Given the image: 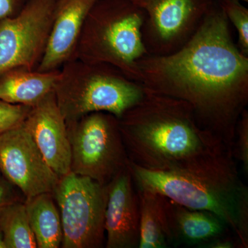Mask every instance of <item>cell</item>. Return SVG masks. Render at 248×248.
Listing matches in <instances>:
<instances>
[{
  "instance_id": "cell-1",
  "label": "cell",
  "mask_w": 248,
  "mask_h": 248,
  "mask_svg": "<svg viewBox=\"0 0 248 248\" xmlns=\"http://www.w3.org/2000/svg\"><path fill=\"white\" fill-rule=\"evenodd\" d=\"M219 0L213 3L190 40L174 53L138 62L147 91L192 108L197 125L232 150L235 130L248 104V57L232 36Z\"/></svg>"
},
{
  "instance_id": "cell-2",
  "label": "cell",
  "mask_w": 248,
  "mask_h": 248,
  "mask_svg": "<svg viewBox=\"0 0 248 248\" xmlns=\"http://www.w3.org/2000/svg\"><path fill=\"white\" fill-rule=\"evenodd\" d=\"M144 90L141 100L119 119L130 162L150 170H170L203 155L232 150L198 126L187 102Z\"/></svg>"
},
{
  "instance_id": "cell-3",
  "label": "cell",
  "mask_w": 248,
  "mask_h": 248,
  "mask_svg": "<svg viewBox=\"0 0 248 248\" xmlns=\"http://www.w3.org/2000/svg\"><path fill=\"white\" fill-rule=\"evenodd\" d=\"M128 166L138 188L158 192L187 208L215 214L236 236V206L244 184L232 150L203 155L170 170H150L130 161Z\"/></svg>"
},
{
  "instance_id": "cell-4",
  "label": "cell",
  "mask_w": 248,
  "mask_h": 248,
  "mask_svg": "<svg viewBox=\"0 0 248 248\" xmlns=\"http://www.w3.org/2000/svg\"><path fill=\"white\" fill-rule=\"evenodd\" d=\"M144 19L143 10L131 0H97L81 29L74 59L110 64L140 83L138 62L147 55Z\"/></svg>"
},
{
  "instance_id": "cell-5",
  "label": "cell",
  "mask_w": 248,
  "mask_h": 248,
  "mask_svg": "<svg viewBox=\"0 0 248 248\" xmlns=\"http://www.w3.org/2000/svg\"><path fill=\"white\" fill-rule=\"evenodd\" d=\"M54 93L68 122L94 112H109L120 119L141 100L145 90L115 66L72 59L60 68Z\"/></svg>"
},
{
  "instance_id": "cell-6",
  "label": "cell",
  "mask_w": 248,
  "mask_h": 248,
  "mask_svg": "<svg viewBox=\"0 0 248 248\" xmlns=\"http://www.w3.org/2000/svg\"><path fill=\"white\" fill-rule=\"evenodd\" d=\"M66 123L71 172L106 186L128 166V154L116 116L94 112Z\"/></svg>"
},
{
  "instance_id": "cell-7",
  "label": "cell",
  "mask_w": 248,
  "mask_h": 248,
  "mask_svg": "<svg viewBox=\"0 0 248 248\" xmlns=\"http://www.w3.org/2000/svg\"><path fill=\"white\" fill-rule=\"evenodd\" d=\"M52 193L61 217V248H104L108 186L70 172L59 178Z\"/></svg>"
},
{
  "instance_id": "cell-8",
  "label": "cell",
  "mask_w": 248,
  "mask_h": 248,
  "mask_svg": "<svg viewBox=\"0 0 248 248\" xmlns=\"http://www.w3.org/2000/svg\"><path fill=\"white\" fill-rule=\"evenodd\" d=\"M57 0H28L22 11L0 24V74L15 68L37 70L53 29Z\"/></svg>"
},
{
  "instance_id": "cell-9",
  "label": "cell",
  "mask_w": 248,
  "mask_h": 248,
  "mask_svg": "<svg viewBox=\"0 0 248 248\" xmlns=\"http://www.w3.org/2000/svg\"><path fill=\"white\" fill-rule=\"evenodd\" d=\"M145 14L142 40L147 55L177 51L200 27L213 0H131Z\"/></svg>"
},
{
  "instance_id": "cell-10",
  "label": "cell",
  "mask_w": 248,
  "mask_h": 248,
  "mask_svg": "<svg viewBox=\"0 0 248 248\" xmlns=\"http://www.w3.org/2000/svg\"><path fill=\"white\" fill-rule=\"evenodd\" d=\"M24 122L0 135V172L28 199L52 193L60 177L47 164Z\"/></svg>"
},
{
  "instance_id": "cell-11",
  "label": "cell",
  "mask_w": 248,
  "mask_h": 248,
  "mask_svg": "<svg viewBox=\"0 0 248 248\" xmlns=\"http://www.w3.org/2000/svg\"><path fill=\"white\" fill-rule=\"evenodd\" d=\"M105 211L107 248H139L140 201L128 166L108 184Z\"/></svg>"
},
{
  "instance_id": "cell-12",
  "label": "cell",
  "mask_w": 248,
  "mask_h": 248,
  "mask_svg": "<svg viewBox=\"0 0 248 248\" xmlns=\"http://www.w3.org/2000/svg\"><path fill=\"white\" fill-rule=\"evenodd\" d=\"M24 123L50 169L59 177L71 172V145L66 121L54 91L31 108Z\"/></svg>"
},
{
  "instance_id": "cell-13",
  "label": "cell",
  "mask_w": 248,
  "mask_h": 248,
  "mask_svg": "<svg viewBox=\"0 0 248 248\" xmlns=\"http://www.w3.org/2000/svg\"><path fill=\"white\" fill-rule=\"evenodd\" d=\"M97 0H57L53 29L37 71L61 68L74 59L77 43L86 17Z\"/></svg>"
},
{
  "instance_id": "cell-14",
  "label": "cell",
  "mask_w": 248,
  "mask_h": 248,
  "mask_svg": "<svg viewBox=\"0 0 248 248\" xmlns=\"http://www.w3.org/2000/svg\"><path fill=\"white\" fill-rule=\"evenodd\" d=\"M166 210L173 243L202 247L231 231L221 218L206 210L187 208L166 197Z\"/></svg>"
},
{
  "instance_id": "cell-15",
  "label": "cell",
  "mask_w": 248,
  "mask_h": 248,
  "mask_svg": "<svg viewBox=\"0 0 248 248\" xmlns=\"http://www.w3.org/2000/svg\"><path fill=\"white\" fill-rule=\"evenodd\" d=\"M60 69L48 72L15 67L0 74V100L32 107L54 87Z\"/></svg>"
},
{
  "instance_id": "cell-16",
  "label": "cell",
  "mask_w": 248,
  "mask_h": 248,
  "mask_svg": "<svg viewBox=\"0 0 248 248\" xmlns=\"http://www.w3.org/2000/svg\"><path fill=\"white\" fill-rule=\"evenodd\" d=\"M137 190L140 213L139 248L169 247L174 243L168 219L166 197L146 189L137 187Z\"/></svg>"
},
{
  "instance_id": "cell-17",
  "label": "cell",
  "mask_w": 248,
  "mask_h": 248,
  "mask_svg": "<svg viewBox=\"0 0 248 248\" xmlns=\"http://www.w3.org/2000/svg\"><path fill=\"white\" fill-rule=\"evenodd\" d=\"M24 203L37 248H61V217L53 193L45 192L25 199Z\"/></svg>"
},
{
  "instance_id": "cell-18",
  "label": "cell",
  "mask_w": 248,
  "mask_h": 248,
  "mask_svg": "<svg viewBox=\"0 0 248 248\" xmlns=\"http://www.w3.org/2000/svg\"><path fill=\"white\" fill-rule=\"evenodd\" d=\"M24 202L11 204L0 215V231L6 248H37Z\"/></svg>"
},
{
  "instance_id": "cell-19",
  "label": "cell",
  "mask_w": 248,
  "mask_h": 248,
  "mask_svg": "<svg viewBox=\"0 0 248 248\" xmlns=\"http://www.w3.org/2000/svg\"><path fill=\"white\" fill-rule=\"evenodd\" d=\"M219 2L230 23L237 31L238 48L248 57V9L239 0H219Z\"/></svg>"
},
{
  "instance_id": "cell-20",
  "label": "cell",
  "mask_w": 248,
  "mask_h": 248,
  "mask_svg": "<svg viewBox=\"0 0 248 248\" xmlns=\"http://www.w3.org/2000/svg\"><path fill=\"white\" fill-rule=\"evenodd\" d=\"M31 108L0 100V135L22 124L27 119Z\"/></svg>"
},
{
  "instance_id": "cell-21",
  "label": "cell",
  "mask_w": 248,
  "mask_h": 248,
  "mask_svg": "<svg viewBox=\"0 0 248 248\" xmlns=\"http://www.w3.org/2000/svg\"><path fill=\"white\" fill-rule=\"evenodd\" d=\"M232 153L235 159L243 164L244 172L248 174V111L246 109L241 114L236 130Z\"/></svg>"
},
{
  "instance_id": "cell-22",
  "label": "cell",
  "mask_w": 248,
  "mask_h": 248,
  "mask_svg": "<svg viewBox=\"0 0 248 248\" xmlns=\"http://www.w3.org/2000/svg\"><path fill=\"white\" fill-rule=\"evenodd\" d=\"M236 237L241 248H248V189L244 184L241 188L236 210Z\"/></svg>"
},
{
  "instance_id": "cell-23",
  "label": "cell",
  "mask_w": 248,
  "mask_h": 248,
  "mask_svg": "<svg viewBox=\"0 0 248 248\" xmlns=\"http://www.w3.org/2000/svg\"><path fill=\"white\" fill-rule=\"evenodd\" d=\"M24 200L25 198L17 187L4 177L0 179V215L11 204Z\"/></svg>"
},
{
  "instance_id": "cell-24",
  "label": "cell",
  "mask_w": 248,
  "mask_h": 248,
  "mask_svg": "<svg viewBox=\"0 0 248 248\" xmlns=\"http://www.w3.org/2000/svg\"><path fill=\"white\" fill-rule=\"evenodd\" d=\"M28 0H0V24L17 16Z\"/></svg>"
},
{
  "instance_id": "cell-25",
  "label": "cell",
  "mask_w": 248,
  "mask_h": 248,
  "mask_svg": "<svg viewBox=\"0 0 248 248\" xmlns=\"http://www.w3.org/2000/svg\"><path fill=\"white\" fill-rule=\"evenodd\" d=\"M228 234L222 235L216 239L209 241L201 248H240L239 240L236 236H230Z\"/></svg>"
},
{
  "instance_id": "cell-26",
  "label": "cell",
  "mask_w": 248,
  "mask_h": 248,
  "mask_svg": "<svg viewBox=\"0 0 248 248\" xmlns=\"http://www.w3.org/2000/svg\"><path fill=\"white\" fill-rule=\"evenodd\" d=\"M0 248H5L4 241H3V236L1 231H0Z\"/></svg>"
},
{
  "instance_id": "cell-27",
  "label": "cell",
  "mask_w": 248,
  "mask_h": 248,
  "mask_svg": "<svg viewBox=\"0 0 248 248\" xmlns=\"http://www.w3.org/2000/svg\"><path fill=\"white\" fill-rule=\"evenodd\" d=\"M241 1H246V2H248V0H239Z\"/></svg>"
},
{
  "instance_id": "cell-28",
  "label": "cell",
  "mask_w": 248,
  "mask_h": 248,
  "mask_svg": "<svg viewBox=\"0 0 248 248\" xmlns=\"http://www.w3.org/2000/svg\"><path fill=\"white\" fill-rule=\"evenodd\" d=\"M2 177V175H1V172H0V179Z\"/></svg>"
}]
</instances>
